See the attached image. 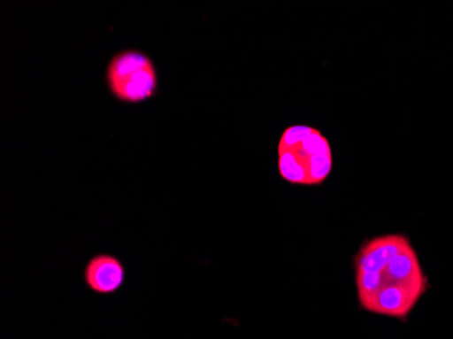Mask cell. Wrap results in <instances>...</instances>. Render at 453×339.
Returning <instances> with one entry per match:
<instances>
[{"instance_id": "cell-1", "label": "cell", "mask_w": 453, "mask_h": 339, "mask_svg": "<svg viewBox=\"0 0 453 339\" xmlns=\"http://www.w3.org/2000/svg\"><path fill=\"white\" fill-rule=\"evenodd\" d=\"M355 281L363 310L406 320L427 289L416 250L402 234L364 242L355 256Z\"/></svg>"}, {"instance_id": "cell-2", "label": "cell", "mask_w": 453, "mask_h": 339, "mask_svg": "<svg viewBox=\"0 0 453 339\" xmlns=\"http://www.w3.org/2000/svg\"><path fill=\"white\" fill-rule=\"evenodd\" d=\"M277 155L280 175L292 185H322L333 172L330 142L307 125L288 127L277 145Z\"/></svg>"}, {"instance_id": "cell-3", "label": "cell", "mask_w": 453, "mask_h": 339, "mask_svg": "<svg viewBox=\"0 0 453 339\" xmlns=\"http://www.w3.org/2000/svg\"><path fill=\"white\" fill-rule=\"evenodd\" d=\"M106 84L122 104H142L157 93L154 61L144 52L126 50L116 53L106 67Z\"/></svg>"}, {"instance_id": "cell-4", "label": "cell", "mask_w": 453, "mask_h": 339, "mask_svg": "<svg viewBox=\"0 0 453 339\" xmlns=\"http://www.w3.org/2000/svg\"><path fill=\"white\" fill-rule=\"evenodd\" d=\"M126 266L121 259L111 254H96L91 257L83 270L86 287L96 295H114L126 282Z\"/></svg>"}]
</instances>
